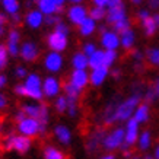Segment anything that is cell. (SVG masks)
Returning a JSON list of instances; mask_svg holds the SVG:
<instances>
[{
    "mask_svg": "<svg viewBox=\"0 0 159 159\" xmlns=\"http://www.w3.org/2000/svg\"><path fill=\"white\" fill-rule=\"evenodd\" d=\"M99 41L104 51H117L120 47V35L112 29H107L104 34H101Z\"/></svg>",
    "mask_w": 159,
    "mask_h": 159,
    "instance_id": "ba28073f",
    "label": "cell"
},
{
    "mask_svg": "<svg viewBox=\"0 0 159 159\" xmlns=\"http://www.w3.org/2000/svg\"><path fill=\"white\" fill-rule=\"evenodd\" d=\"M69 83H72L79 91H83L89 85V73L86 70H73Z\"/></svg>",
    "mask_w": 159,
    "mask_h": 159,
    "instance_id": "7c38bea8",
    "label": "cell"
},
{
    "mask_svg": "<svg viewBox=\"0 0 159 159\" xmlns=\"http://www.w3.org/2000/svg\"><path fill=\"white\" fill-rule=\"evenodd\" d=\"M16 76L18 77H25L26 76V70H25V67H16Z\"/></svg>",
    "mask_w": 159,
    "mask_h": 159,
    "instance_id": "f6af8a7d",
    "label": "cell"
},
{
    "mask_svg": "<svg viewBox=\"0 0 159 159\" xmlns=\"http://www.w3.org/2000/svg\"><path fill=\"white\" fill-rule=\"evenodd\" d=\"M44 158L45 159H66L64 155H63V152H60V150H58L57 148H54V146L45 148V150H44Z\"/></svg>",
    "mask_w": 159,
    "mask_h": 159,
    "instance_id": "f546056e",
    "label": "cell"
},
{
    "mask_svg": "<svg viewBox=\"0 0 159 159\" xmlns=\"http://www.w3.org/2000/svg\"><path fill=\"white\" fill-rule=\"evenodd\" d=\"M99 159H117V158H116V155H112V153H107V155H104V156H101Z\"/></svg>",
    "mask_w": 159,
    "mask_h": 159,
    "instance_id": "816d5d0a",
    "label": "cell"
},
{
    "mask_svg": "<svg viewBox=\"0 0 159 159\" xmlns=\"http://www.w3.org/2000/svg\"><path fill=\"white\" fill-rule=\"evenodd\" d=\"M131 57H133V60L136 63H142L145 60V54H143V51H140V50H133L131 51Z\"/></svg>",
    "mask_w": 159,
    "mask_h": 159,
    "instance_id": "60d3db41",
    "label": "cell"
},
{
    "mask_svg": "<svg viewBox=\"0 0 159 159\" xmlns=\"http://www.w3.org/2000/svg\"><path fill=\"white\" fill-rule=\"evenodd\" d=\"M97 44L95 43H85L83 44V47H82V53L85 54V56H88V57H89V56H92V54L95 53V51H97Z\"/></svg>",
    "mask_w": 159,
    "mask_h": 159,
    "instance_id": "d590c367",
    "label": "cell"
},
{
    "mask_svg": "<svg viewBox=\"0 0 159 159\" xmlns=\"http://www.w3.org/2000/svg\"><path fill=\"white\" fill-rule=\"evenodd\" d=\"M143 159H155V158H153V156H150V155H145V158H143Z\"/></svg>",
    "mask_w": 159,
    "mask_h": 159,
    "instance_id": "680465c9",
    "label": "cell"
},
{
    "mask_svg": "<svg viewBox=\"0 0 159 159\" xmlns=\"http://www.w3.org/2000/svg\"><path fill=\"white\" fill-rule=\"evenodd\" d=\"M140 24H142V28H143V31H145L146 37H153V35L156 34L158 28H156V25H155L153 19H152V16L148 18V19H145V20H142Z\"/></svg>",
    "mask_w": 159,
    "mask_h": 159,
    "instance_id": "83f0119b",
    "label": "cell"
},
{
    "mask_svg": "<svg viewBox=\"0 0 159 159\" xmlns=\"http://www.w3.org/2000/svg\"><path fill=\"white\" fill-rule=\"evenodd\" d=\"M124 146V127H116L107 133L102 139V148L108 152H114Z\"/></svg>",
    "mask_w": 159,
    "mask_h": 159,
    "instance_id": "7a4b0ae2",
    "label": "cell"
},
{
    "mask_svg": "<svg viewBox=\"0 0 159 159\" xmlns=\"http://www.w3.org/2000/svg\"><path fill=\"white\" fill-rule=\"evenodd\" d=\"M152 19H153L155 25H156V28L159 29V13H155V15H152Z\"/></svg>",
    "mask_w": 159,
    "mask_h": 159,
    "instance_id": "681fc988",
    "label": "cell"
},
{
    "mask_svg": "<svg viewBox=\"0 0 159 159\" xmlns=\"http://www.w3.org/2000/svg\"><path fill=\"white\" fill-rule=\"evenodd\" d=\"M110 76H112L116 80H118V79L121 77V69H118V67L110 69Z\"/></svg>",
    "mask_w": 159,
    "mask_h": 159,
    "instance_id": "b9f144b4",
    "label": "cell"
},
{
    "mask_svg": "<svg viewBox=\"0 0 159 159\" xmlns=\"http://www.w3.org/2000/svg\"><path fill=\"white\" fill-rule=\"evenodd\" d=\"M25 20H26V25H28L29 28L37 29L44 24V15L41 13L38 9L29 10L28 15H26V18H25Z\"/></svg>",
    "mask_w": 159,
    "mask_h": 159,
    "instance_id": "e0dca14e",
    "label": "cell"
},
{
    "mask_svg": "<svg viewBox=\"0 0 159 159\" xmlns=\"http://www.w3.org/2000/svg\"><path fill=\"white\" fill-rule=\"evenodd\" d=\"M150 118V108L149 105H146V104H140L137 108H136L134 114H133V120H136L139 124H145L148 123Z\"/></svg>",
    "mask_w": 159,
    "mask_h": 159,
    "instance_id": "d6986e66",
    "label": "cell"
},
{
    "mask_svg": "<svg viewBox=\"0 0 159 159\" xmlns=\"http://www.w3.org/2000/svg\"><path fill=\"white\" fill-rule=\"evenodd\" d=\"M6 82H7V79H6L5 75H0V88H3L6 85Z\"/></svg>",
    "mask_w": 159,
    "mask_h": 159,
    "instance_id": "f907efd6",
    "label": "cell"
},
{
    "mask_svg": "<svg viewBox=\"0 0 159 159\" xmlns=\"http://www.w3.org/2000/svg\"><path fill=\"white\" fill-rule=\"evenodd\" d=\"M104 131H97V133H93V134H91V137H89V140H88V150L89 152H95L98 148V145H102V139H104Z\"/></svg>",
    "mask_w": 159,
    "mask_h": 159,
    "instance_id": "d4e9b609",
    "label": "cell"
},
{
    "mask_svg": "<svg viewBox=\"0 0 159 159\" xmlns=\"http://www.w3.org/2000/svg\"><path fill=\"white\" fill-rule=\"evenodd\" d=\"M43 93L47 98H54L58 97L60 93V82L57 77L54 76H47L43 82Z\"/></svg>",
    "mask_w": 159,
    "mask_h": 159,
    "instance_id": "8fae6325",
    "label": "cell"
},
{
    "mask_svg": "<svg viewBox=\"0 0 159 159\" xmlns=\"http://www.w3.org/2000/svg\"><path fill=\"white\" fill-rule=\"evenodd\" d=\"M63 89H64V97L67 98V99H72V101H76L79 99V97H80V93H82V91H79L77 88H75L72 85V83H64V86H63Z\"/></svg>",
    "mask_w": 159,
    "mask_h": 159,
    "instance_id": "4316f807",
    "label": "cell"
},
{
    "mask_svg": "<svg viewBox=\"0 0 159 159\" xmlns=\"http://www.w3.org/2000/svg\"><path fill=\"white\" fill-rule=\"evenodd\" d=\"M110 76V69L105 67V66H101V67H97L91 70L89 73V83L92 86H101L102 83L107 80V77Z\"/></svg>",
    "mask_w": 159,
    "mask_h": 159,
    "instance_id": "4fadbf2b",
    "label": "cell"
},
{
    "mask_svg": "<svg viewBox=\"0 0 159 159\" xmlns=\"http://www.w3.org/2000/svg\"><path fill=\"white\" fill-rule=\"evenodd\" d=\"M101 66H104V50L98 48L92 56L88 57V67L93 70V69L101 67Z\"/></svg>",
    "mask_w": 159,
    "mask_h": 159,
    "instance_id": "7402d4cb",
    "label": "cell"
},
{
    "mask_svg": "<svg viewBox=\"0 0 159 159\" xmlns=\"http://www.w3.org/2000/svg\"><path fill=\"white\" fill-rule=\"evenodd\" d=\"M19 53L24 60L34 61L38 57V47L34 43H25V44H22V47L19 48Z\"/></svg>",
    "mask_w": 159,
    "mask_h": 159,
    "instance_id": "9a60e30c",
    "label": "cell"
},
{
    "mask_svg": "<svg viewBox=\"0 0 159 159\" xmlns=\"http://www.w3.org/2000/svg\"><path fill=\"white\" fill-rule=\"evenodd\" d=\"M88 16L93 19L95 22L98 20H104L107 16V9H102V7H98V6H92L89 12H88Z\"/></svg>",
    "mask_w": 159,
    "mask_h": 159,
    "instance_id": "f1b7e54d",
    "label": "cell"
},
{
    "mask_svg": "<svg viewBox=\"0 0 159 159\" xmlns=\"http://www.w3.org/2000/svg\"><path fill=\"white\" fill-rule=\"evenodd\" d=\"M140 134V124L136 120L130 118L129 121H125V127H124V145L127 148H131L137 143Z\"/></svg>",
    "mask_w": 159,
    "mask_h": 159,
    "instance_id": "8992f818",
    "label": "cell"
},
{
    "mask_svg": "<svg viewBox=\"0 0 159 159\" xmlns=\"http://www.w3.org/2000/svg\"><path fill=\"white\" fill-rule=\"evenodd\" d=\"M25 118H26V116H25V112H24V111H19V112L16 114V121H18V123H20V121H24Z\"/></svg>",
    "mask_w": 159,
    "mask_h": 159,
    "instance_id": "c3c4849f",
    "label": "cell"
},
{
    "mask_svg": "<svg viewBox=\"0 0 159 159\" xmlns=\"http://www.w3.org/2000/svg\"><path fill=\"white\" fill-rule=\"evenodd\" d=\"M155 99H156V95H155V92L152 88H149V89L145 92V95H142V101H143V104H146V105H150Z\"/></svg>",
    "mask_w": 159,
    "mask_h": 159,
    "instance_id": "e575fe53",
    "label": "cell"
},
{
    "mask_svg": "<svg viewBox=\"0 0 159 159\" xmlns=\"http://www.w3.org/2000/svg\"><path fill=\"white\" fill-rule=\"evenodd\" d=\"M12 19H13V22H16V24H18V22L20 20V15H19V13L12 15Z\"/></svg>",
    "mask_w": 159,
    "mask_h": 159,
    "instance_id": "db71d44e",
    "label": "cell"
},
{
    "mask_svg": "<svg viewBox=\"0 0 159 159\" xmlns=\"http://www.w3.org/2000/svg\"><path fill=\"white\" fill-rule=\"evenodd\" d=\"M88 12H89V9H88L86 6L72 5L67 9V18L73 25H77V26H79V25L88 18Z\"/></svg>",
    "mask_w": 159,
    "mask_h": 159,
    "instance_id": "9c48e42d",
    "label": "cell"
},
{
    "mask_svg": "<svg viewBox=\"0 0 159 159\" xmlns=\"http://www.w3.org/2000/svg\"><path fill=\"white\" fill-rule=\"evenodd\" d=\"M152 146V133L149 130H143L140 131L139 139H137V148L140 150H148Z\"/></svg>",
    "mask_w": 159,
    "mask_h": 159,
    "instance_id": "cb8c5ba5",
    "label": "cell"
},
{
    "mask_svg": "<svg viewBox=\"0 0 159 159\" xmlns=\"http://www.w3.org/2000/svg\"><path fill=\"white\" fill-rule=\"evenodd\" d=\"M63 61H64V60H63V56L60 53L50 51V53L45 56V58H44V66H45V69H47L48 72L57 73L61 70Z\"/></svg>",
    "mask_w": 159,
    "mask_h": 159,
    "instance_id": "30bf717a",
    "label": "cell"
},
{
    "mask_svg": "<svg viewBox=\"0 0 159 159\" xmlns=\"http://www.w3.org/2000/svg\"><path fill=\"white\" fill-rule=\"evenodd\" d=\"M131 28V20H130V18L127 16L125 19H123V20H120V22H117L116 25H112V31H116L117 34L120 35V34H123L124 31H127V29H130Z\"/></svg>",
    "mask_w": 159,
    "mask_h": 159,
    "instance_id": "1f68e13d",
    "label": "cell"
},
{
    "mask_svg": "<svg viewBox=\"0 0 159 159\" xmlns=\"http://www.w3.org/2000/svg\"><path fill=\"white\" fill-rule=\"evenodd\" d=\"M3 34H5V28H3V26H0V37H2Z\"/></svg>",
    "mask_w": 159,
    "mask_h": 159,
    "instance_id": "6f0895ef",
    "label": "cell"
},
{
    "mask_svg": "<svg viewBox=\"0 0 159 159\" xmlns=\"http://www.w3.org/2000/svg\"><path fill=\"white\" fill-rule=\"evenodd\" d=\"M25 88V97H29L35 99V101H41L44 98L43 93V80L37 73H31L28 75L26 80L24 83Z\"/></svg>",
    "mask_w": 159,
    "mask_h": 159,
    "instance_id": "3957f363",
    "label": "cell"
},
{
    "mask_svg": "<svg viewBox=\"0 0 159 159\" xmlns=\"http://www.w3.org/2000/svg\"><path fill=\"white\" fill-rule=\"evenodd\" d=\"M31 148V139L25 137V136H13V143H12V149L18 150L19 153H25L26 150Z\"/></svg>",
    "mask_w": 159,
    "mask_h": 159,
    "instance_id": "ffe728a7",
    "label": "cell"
},
{
    "mask_svg": "<svg viewBox=\"0 0 159 159\" xmlns=\"http://www.w3.org/2000/svg\"><path fill=\"white\" fill-rule=\"evenodd\" d=\"M127 18V9H125V5L123 2H118L116 6H112V7H108L107 9V16H105V22L108 25H116L117 22H120V20L125 19Z\"/></svg>",
    "mask_w": 159,
    "mask_h": 159,
    "instance_id": "52a82bcc",
    "label": "cell"
},
{
    "mask_svg": "<svg viewBox=\"0 0 159 159\" xmlns=\"http://www.w3.org/2000/svg\"><path fill=\"white\" fill-rule=\"evenodd\" d=\"M47 44H48L50 50H51L53 53H61V51H64V50L67 48L69 34L53 31V32L47 37Z\"/></svg>",
    "mask_w": 159,
    "mask_h": 159,
    "instance_id": "277c9868",
    "label": "cell"
},
{
    "mask_svg": "<svg viewBox=\"0 0 159 159\" xmlns=\"http://www.w3.org/2000/svg\"><path fill=\"white\" fill-rule=\"evenodd\" d=\"M155 159H159V145H156V148H155L153 150V155H152Z\"/></svg>",
    "mask_w": 159,
    "mask_h": 159,
    "instance_id": "f5cc1de1",
    "label": "cell"
},
{
    "mask_svg": "<svg viewBox=\"0 0 159 159\" xmlns=\"http://www.w3.org/2000/svg\"><path fill=\"white\" fill-rule=\"evenodd\" d=\"M130 159H140L139 156H133V158H130Z\"/></svg>",
    "mask_w": 159,
    "mask_h": 159,
    "instance_id": "91938a15",
    "label": "cell"
},
{
    "mask_svg": "<svg viewBox=\"0 0 159 159\" xmlns=\"http://www.w3.org/2000/svg\"><path fill=\"white\" fill-rule=\"evenodd\" d=\"M145 58L148 60L150 66L159 67V47H150V48L146 50Z\"/></svg>",
    "mask_w": 159,
    "mask_h": 159,
    "instance_id": "484cf974",
    "label": "cell"
},
{
    "mask_svg": "<svg viewBox=\"0 0 159 159\" xmlns=\"http://www.w3.org/2000/svg\"><path fill=\"white\" fill-rule=\"evenodd\" d=\"M69 101V107H67V114L70 117H76L77 116V102L76 101H72V99H67Z\"/></svg>",
    "mask_w": 159,
    "mask_h": 159,
    "instance_id": "f35d334b",
    "label": "cell"
},
{
    "mask_svg": "<svg viewBox=\"0 0 159 159\" xmlns=\"http://www.w3.org/2000/svg\"><path fill=\"white\" fill-rule=\"evenodd\" d=\"M7 64V50L5 45L0 44V70Z\"/></svg>",
    "mask_w": 159,
    "mask_h": 159,
    "instance_id": "74e56055",
    "label": "cell"
},
{
    "mask_svg": "<svg viewBox=\"0 0 159 159\" xmlns=\"http://www.w3.org/2000/svg\"><path fill=\"white\" fill-rule=\"evenodd\" d=\"M6 104H7V101H6V97L3 95V93H0V110H5Z\"/></svg>",
    "mask_w": 159,
    "mask_h": 159,
    "instance_id": "7dc6e473",
    "label": "cell"
},
{
    "mask_svg": "<svg viewBox=\"0 0 159 159\" xmlns=\"http://www.w3.org/2000/svg\"><path fill=\"white\" fill-rule=\"evenodd\" d=\"M54 31H58V32H64V34H69L67 25L63 24V22H60L58 25H56V26H54Z\"/></svg>",
    "mask_w": 159,
    "mask_h": 159,
    "instance_id": "7bdbcfd3",
    "label": "cell"
},
{
    "mask_svg": "<svg viewBox=\"0 0 159 159\" xmlns=\"http://www.w3.org/2000/svg\"><path fill=\"white\" fill-rule=\"evenodd\" d=\"M136 44V32L134 29L130 28L124 31L123 34H120V47L125 50H131Z\"/></svg>",
    "mask_w": 159,
    "mask_h": 159,
    "instance_id": "ac0fdd59",
    "label": "cell"
},
{
    "mask_svg": "<svg viewBox=\"0 0 159 159\" xmlns=\"http://www.w3.org/2000/svg\"><path fill=\"white\" fill-rule=\"evenodd\" d=\"M3 7H5L7 13L15 15L18 13V10H19V3L16 0H3Z\"/></svg>",
    "mask_w": 159,
    "mask_h": 159,
    "instance_id": "836d02e7",
    "label": "cell"
},
{
    "mask_svg": "<svg viewBox=\"0 0 159 159\" xmlns=\"http://www.w3.org/2000/svg\"><path fill=\"white\" fill-rule=\"evenodd\" d=\"M61 22V18L58 15H51V16H44V24L50 25V26H56Z\"/></svg>",
    "mask_w": 159,
    "mask_h": 159,
    "instance_id": "8d00e7d4",
    "label": "cell"
},
{
    "mask_svg": "<svg viewBox=\"0 0 159 159\" xmlns=\"http://www.w3.org/2000/svg\"><path fill=\"white\" fill-rule=\"evenodd\" d=\"M64 0H39L37 2L38 10L44 16H51V15H60L64 10Z\"/></svg>",
    "mask_w": 159,
    "mask_h": 159,
    "instance_id": "5b68a950",
    "label": "cell"
},
{
    "mask_svg": "<svg viewBox=\"0 0 159 159\" xmlns=\"http://www.w3.org/2000/svg\"><path fill=\"white\" fill-rule=\"evenodd\" d=\"M142 104V95L133 93L129 98H125L124 101H121L116 108V121H129L133 118L136 108Z\"/></svg>",
    "mask_w": 159,
    "mask_h": 159,
    "instance_id": "6da1fadb",
    "label": "cell"
},
{
    "mask_svg": "<svg viewBox=\"0 0 159 159\" xmlns=\"http://www.w3.org/2000/svg\"><path fill=\"white\" fill-rule=\"evenodd\" d=\"M72 66H73V70H86L88 69V56H85L82 51L73 54Z\"/></svg>",
    "mask_w": 159,
    "mask_h": 159,
    "instance_id": "603a6c76",
    "label": "cell"
},
{
    "mask_svg": "<svg viewBox=\"0 0 159 159\" xmlns=\"http://www.w3.org/2000/svg\"><path fill=\"white\" fill-rule=\"evenodd\" d=\"M54 107H56V110H57L58 112H66V111H67V107H69L67 98L64 97V95H58L56 102H54Z\"/></svg>",
    "mask_w": 159,
    "mask_h": 159,
    "instance_id": "d6a6232c",
    "label": "cell"
},
{
    "mask_svg": "<svg viewBox=\"0 0 159 159\" xmlns=\"http://www.w3.org/2000/svg\"><path fill=\"white\" fill-rule=\"evenodd\" d=\"M152 89H153L155 95H156V98H159V76L156 77V80H155L153 86H152Z\"/></svg>",
    "mask_w": 159,
    "mask_h": 159,
    "instance_id": "ee69618b",
    "label": "cell"
},
{
    "mask_svg": "<svg viewBox=\"0 0 159 159\" xmlns=\"http://www.w3.org/2000/svg\"><path fill=\"white\" fill-rule=\"evenodd\" d=\"M136 16H137V19L142 22V20H145V19H148V18H150L152 15H150V12H149V9H139L137 10V13H136Z\"/></svg>",
    "mask_w": 159,
    "mask_h": 159,
    "instance_id": "ab89813d",
    "label": "cell"
},
{
    "mask_svg": "<svg viewBox=\"0 0 159 159\" xmlns=\"http://www.w3.org/2000/svg\"><path fill=\"white\" fill-rule=\"evenodd\" d=\"M5 22H6V16L0 13V26H5Z\"/></svg>",
    "mask_w": 159,
    "mask_h": 159,
    "instance_id": "11a10c76",
    "label": "cell"
},
{
    "mask_svg": "<svg viewBox=\"0 0 159 159\" xmlns=\"http://www.w3.org/2000/svg\"><path fill=\"white\" fill-rule=\"evenodd\" d=\"M150 7H153V9H158L159 7V2H149Z\"/></svg>",
    "mask_w": 159,
    "mask_h": 159,
    "instance_id": "9f6ffc18",
    "label": "cell"
},
{
    "mask_svg": "<svg viewBox=\"0 0 159 159\" xmlns=\"http://www.w3.org/2000/svg\"><path fill=\"white\" fill-rule=\"evenodd\" d=\"M54 134H56L57 140L61 145H64V146L70 145V142H72V133H70L69 127H66V125H63V124L56 125L54 127Z\"/></svg>",
    "mask_w": 159,
    "mask_h": 159,
    "instance_id": "2e32d148",
    "label": "cell"
},
{
    "mask_svg": "<svg viewBox=\"0 0 159 159\" xmlns=\"http://www.w3.org/2000/svg\"><path fill=\"white\" fill-rule=\"evenodd\" d=\"M18 129L22 133V136L25 137H32V136L38 134V121L34 120V118H29L26 117L24 121H20L18 124Z\"/></svg>",
    "mask_w": 159,
    "mask_h": 159,
    "instance_id": "5bb4252c",
    "label": "cell"
},
{
    "mask_svg": "<svg viewBox=\"0 0 159 159\" xmlns=\"http://www.w3.org/2000/svg\"><path fill=\"white\" fill-rule=\"evenodd\" d=\"M15 92H16L18 95H25V88H24V85H16V86H15Z\"/></svg>",
    "mask_w": 159,
    "mask_h": 159,
    "instance_id": "bcb514c9",
    "label": "cell"
},
{
    "mask_svg": "<svg viewBox=\"0 0 159 159\" xmlns=\"http://www.w3.org/2000/svg\"><path fill=\"white\" fill-rule=\"evenodd\" d=\"M118 51H104V66L111 69L117 63Z\"/></svg>",
    "mask_w": 159,
    "mask_h": 159,
    "instance_id": "4dcf8cb0",
    "label": "cell"
},
{
    "mask_svg": "<svg viewBox=\"0 0 159 159\" xmlns=\"http://www.w3.org/2000/svg\"><path fill=\"white\" fill-rule=\"evenodd\" d=\"M97 29H98L97 22H95L93 19H91L89 16L83 20L82 24L79 25V32H80V35H82V37H91V35L93 34Z\"/></svg>",
    "mask_w": 159,
    "mask_h": 159,
    "instance_id": "44dd1931",
    "label": "cell"
}]
</instances>
